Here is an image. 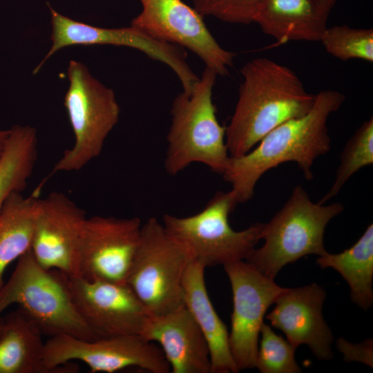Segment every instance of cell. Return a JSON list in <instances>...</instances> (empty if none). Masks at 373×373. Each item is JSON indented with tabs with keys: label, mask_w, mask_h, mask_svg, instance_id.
<instances>
[{
	"label": "cell",
	"mask_w": 373,
	"mask_h": 373,
	"mask_svg": "<svg viewBox=\"0 0 373 373\" xmlns=\"http://www.w3.org/2000/svg\"><path fill=\"white\" fill-rule=\"evenodd\" d=\"M142 11L131 26L152 37L186 48L218 75H228L236 53L222 48L203 17L182 0H139Z\"/></svg>",
	"instance_id": "cell-10"
},
{
	"label": "cell",
	"mask_w": 373,
	"mask_h": 373,
	"mask_svg": "<svg viewBox=\"0 0 373 373\" xmlns=\"http://www.w3.org/2000/svg\"><path fill=\"white\" fill-rule=\"evenodd\" d=\"M240 73L238 99L225 126L226 144L233 157L249 152L281 124L306 114L316 99L291 69L270 59L254 58Z\"/></svg>",
	"instance_id": "cell-2"
},
{
	"label": "cell",
	"mask_w": 373,
	"mask_h": 373,
	"mask_svg": "<svg viewBox=\"0 0 373 373\" xmlns=\"http://www.w3.org/2000/svg\"><path fill=\"white\" fill-rule=\"evenodd\" d=\"M17 304L51 336L68 334L85 340L99 338L77 312L68 285L67 275L47 269L29 249L19 259L10 279L0 288V316Z\"/></svg>",
	"instance_id": "cell-5"
},
{
	"label": "cell",
	"mask_w": 373,
	"mask_h": 373,
	"mask_svg": "<svg viewBox=\"0 0 373 373\" xmlns=\"http://www.w3.org/2000/svg\"><path fill=\"white\" fill-rule=\"evenodd\" d=\"M193 260L190 251L169 236L154 217L142 224L138 245L126 283L149 316H159L184 305L182 280Z\"/></svg>",
	"instance_id": "cell-6"
},
{
	"label": "cell",
	"mask_w": 373,
	"mask_h": 373,
	"mask_svg": "<svg viewBox=\"0 0 373 373\" xmlns=\"http://www.w3.org/2000/svg\"><path fill=\"white\" fill-rule=\"evenodd\" d=\"M37 156V135L35 128L15 125L0 160V212L15 192L26 187Z\"/></svg>",
	"instance_id": "cell-23"
},
{
	"label": "cell",
	"mask_w": 373,
	"mask_h": 373,
	"mask_svg": "<svg viewBox=\"0 0 373 373\" xmlns=\"http://www.w3.org/2000/svg\"><path fill=\"white\" fill-rule=\"evenodd\" d=\"M261 339L256 363L261 373H298L302 370L297 364L295 348L271 327L263 323L260 328Z\"/></svg>",
	"instance_id": "cell-26"
},
{
	"label": "cell",
	"mask_w": 373,
	"mask_h": 373,
	"mask_svg": "<svg viewBox=\"0 0 373 373\" xmlns=\"http://www.w3.org/2000/svg\"><path fill=\"white\" fill-rule=\"evenodd\" d=\"M202 16L209 15L232 23L249 24L263 0H191Z\"/></svg>",
	"instance_id": "cell-27"
},
{
	"label": "cell",
	"mask_w": 373,
	"mask_h": 373,
	"mask_svg": "<svg viewBox=\"0 0 373 373\" xmlns=\"http://www.w3.org/2000/svg\"><path fill=\"white\" fill-rule=\"evenodd\" d=\"M323 269L336 270L350 287L352 301L363 310L373 303V225L367 226L356 242L338 254L327 253L316 260Z\"/></svg>",
	"instance_id": "cell-22"
},
{
	"label": "cell",
	"mask_w": 373,
	"mask_h": 373,
	"mask_svg": "<svg viewBox=\"0 0 373 373\" xmlns=\"http://www.w3.org/2000/svg\"><path fill=\"white\" fill-rule=\"evenodd\" d=\"M217 76L205 67L189 93L182 91L173 101L164 160L165 170L171 175L195 162L221 175L227 168L230 155L225 127L218 120L212 98Z\"/></svg>",
	"instance_id": "cell-3"
},
{
	"label": "cell",
	"mask_w": 373,
	"mask_h": 373,
	"mask_svg": "<svg viewBox=\"0 0 373 373\" xmlns=\"http://www.w3.org/2000/svg\"><path fill=\"white\" fill-rule=\"evenodd\" d=\"M41 186L28 196L12 193L0 212V288L6 267L30 249Z\"/></svg>",
	"instance_id": "cell-21"
},
{
	"label": "cell",
	"mask_w": 373,
	"mask_h": 373,
	"mask_svg": "<svg viewBox=\"0 0 373 373\" xmlns=\"http://www.w3.org/2000/svg\"><path fill=\"white\" fill-rule=\"evenodd\" d=\"M372 339L360 344H352L343 338L336 341L337 349L344 354L346 361H358L372 367Z\"/></svg>",
	"instance_id": "cell-28"
},
{
	"label": "cell",
	"mask_w": 373,
	"mask_h": 373,
	"mask_svg": "<svg viewBox=\"0 0 373 373\" xmlns=\"http://www.w3.org/2000/svg\"><path fill=\"white\" fill-rule=\"evenodd\" d=\"M373 164V118L363 122L346 143L340 164L329 191L318 202L325 204L336 196L346 182L361 169Z\"/></svg>",
	"instance_id": "cell-24"
},
{
	"label": "cell",
	"mask_w": 373,
	"mask_h": 373,
	"mask_svg": "<svg viewBox=\"0 0 373 373\" xmlns=\"http://www.w3.org/2000/svg\"><path fill=\"white\" fill-rule=\"evenodd\" d=\"M141 227L137 217L87 218L80 247L79 276L88 280L126 283Z\"/></svg>",
	"instance_id": "cell-15"
},
{
	"label": "cell",
	"mask_w": 373,
	"mask_h": 373,
	"mask_svg": "<svg viewBox=\"0 0 373 373\" xmlns=\"http://www.w3.org/2000/svg\"><path fill=\"white\" fill-rule=\"evenodd\" d=\"M87 218L65 194L52 192L38 202L30 250L47 269L79 276V254Z\"/></svg>",
	"instance_id": "cell-14"
},
{
	"label": "cell",
	"mask_w": 373,
	"mask_h": 373,
	"mask_svg": "<svg viewBox=\"0 0 373 373\" xmlns=\"http://www.w3.org/2000/svg\"><path fill=\"white\" fill-rule=\"evenodd\" d=\"M325 298V289L316 283L286 288L266 318L284 332L294 348L305 344L318 359L329 360L334 336L322 314Z\"/></svg>",
	"instance_id": "cell-16"
},
{
	"label": "cell",
	"mask_w": 373,
	"mask_h": 373,
	"mask_svg": "<svg viewBox=\"0 0 373 373\" xmlns=\"http://www.w3.org/2000/svg\"><path fill=\"white\" fill-rule=\"evenodd\" d=\"M42 335L37 324L19 307L3 317L0 373H46Z\"/></svg>",
	"instance_id": "cell-20"
},
{
	"label": "cell",
	"mask_w": 373,
	"mask_h": 373,
	"mask_svg": "<svg viewBox=\"0 0 373 373\" xmlns=\"http://www.w3.org/2000/svg\"><path fill=\"white\" fill-rule=\"evenodd\" d=\"M68 77L69 86L64 106L75 142L55 164L52 174L79 171L97 157L120 113L113 90L92 76L84 64L70 61Z\"/></svg>",
	"instance_id": "cell-7"
},
{
	"label": "cell",
	"mask_w": 373,
	"mask_h": 373,
	"mask_svg": "<svg viewBox=\"0 0 373 373\" xmlns=\"http://www.w3.org/2000/svg\"><path fill=\"white\" fill-rule=\"evenodd\" d=\"M329 14L314 0H263L254 20L278 44L319 41Z\"/></svg>",
	"instance_id": "cell-19"
},
{
	"label": "cell",
	"mask_w": 373,
	"mask_h": 373,
	"mask_svg": "<svg viewBox=\"0 0 373 373\" xmlns=\"http://www.w3.org/2000/svg\"><path fill=\"white\" fill-rule=\"evenodd\" d=\"M72 360L85 363L91 372L113 373L138 367L152 373H169L170 365L160 347L137 334H122L89 341L68 334L45 342L46 372L64 370Z\"/></svg>",
	"instance_id": "cell-9"
},
{
	"label": "cell",
	"mask_w": 373,
	"mask_h": 373,
	"mask_svg": "<svg viewBox=\"0 0 373 373\" xmlns=\"http://www.w3.org/2000/svg\"><path fill=\"white\" fill-rule=\"evenodd\" d=\"M140 336L160 345L171 373H211L207 341L185 305L149 316Z\"/></svg>",
	"instance_id": "cell-17"
},
{
	"label": "cell",
	"mask_w": 373,
	"mask_h": 373,
	"mask_svg": "<svg viewBox=\"0 0 373 373\" xmlns=\"http://www.w3.org/2000/svg\"><path fill=\"white\" fill-rule=\"evenodd\" d=\"M345 99V96L338 90L320 91L306 114L281 124L247 153L230 156L222 175L231 184L237 203L250 200L262 175L285 162H295L304 178L312 180L315 160L331 149L328 118Z\"/></svg>",
	"instance_id": "cell-1"
},
{
	"label": "cell",
	"mask_w": 373,
	"mask_h": 373,
	"mask_svg": "<svg viewBox=\"0 0 373 373\" xmlns=\"http://www.w3.org/2000/svg\"><path fill=\"white\" fill-rule=\"evenodd\" d=\"M51 15L52 46L33 74L57 51L77 45H113L138 50L149 57L169 66L177 75L182 90L189 92L198 77L186 61L184 48L158 40L132 26L119 28L95 27L75 21L49 6Z\"/></svg>",
	"instance_id": "cell-11"
},
{
	"label": "cell",
	"mask_w": 373,
	"mask_h": 373,
	"mask_svg": "<svg viewBox=\"0 0 373 373\" xmlns=\"http://www.w3.org/2000/svg\"><path fill=\"white\" fill-rule=\"evenodd\" d=\"M317 6L324 12L329 14L336 0H314Z\"/></svg>",
	"instance_id": "cell-29"
},
{
	"label": "cell",
	"mask_w": 373,
	"mask_h": 373,
	"mask_svg": "<svg viewBox=\"0 0 373 373\" xmlns=\"http://www.w3.org/2000/svg\"><path fill=\"white\" fill-rule=\"evenodd\" d=\"M9 135H10V129L8 130L0 129V160L6 149Z\"/></svg>",
	"instance_id": "cell-30"
},
{
	"label": "cell",
	"mask_w": 373,
	"mask_h": 373,
	"mask_svg": "<svg viewBox=\"0 0 373 373\" xmlns=\"http://www.w3.org/2000/svg\"><path fill=\"white\" fill-rule=\"evenodd\" d=\"M237 204L231 190L218 191L201 211L187 217L164 214L162 223L167 233L205 268L245 260L261 239L263 223L233 230L229 216Z\"/></svg>",
	"instance_id": "cell-8"
},
{
	"label": "cell",
	"mask_w": 373,
	"mask_h": 373,
	"mask_svg": "<svg viewBox=\"0 0 373 373\" xmlns=\"http://www.w3.org/2000/svg\"><path fill=\"white\" fill-rule=\"evenodd\" d=\"M204 269L194 260L188 266L182 280L184 305L207 341L210 353L211 373H236L239 370L230 350L229 332L209 297L205 285Z\"/></svg>",
	"instance_id": "cell-18"
},
{
	"label": "cell",
	"mask_w": 373,
	"mask_h": 373,
	"mask_svg": "<svg viewBox=\"0 0 373 373\" xmlns=\"http://www.w3.org/2000/svg\"><path fill=\"white\" fill-rule=\"evenodd\" d=\"M343 209L341 202L315 203L302 186H296L283 207L263 224L260 237L263 245L254 248L245 261L274 279L287 264L307 255L326 254L325 228Z\"/></svg>",
	"instance_id": "cell-4"
},
{
	"label": "cell",
	"mask_w": 373,
	"mask_h": 373,
	"mask_svg": "<svg viewBox=\"0 0 373 373\" xmlns=\"http://www.w3.org/2000/svg\"><path fill=\"white\" fill-rule=\"evenodd\" d=\"M2 325H3V318L0 316V334L1 332Z\"/></svg>",
	"instance_id": "cell-31"
},
{
	"label": "cell",
	"mask_w": 373,
	"mask_h": 373,
	"mask_svg": "<svg viewBox=\"0 0 373 373\" xmlns=\"http://www.w3.org/2000/svg\"><path fill=\"white\" fill-rule=\"evenodd\" d=\"M67 285L77 312L99 338L140 335L149 314L126 283L67 275Z\"/></svg>",
	"instance_id": "cell-13"
},
{
	"label": "cell",
	"mask_w": 373,
	"mask_h": 373,
	"mask_svg": "<svg viewBox=\"0 0 373 373\" xmlns=\"http://www.w3.org/2000/svg\"><path fill=\"white\" fill-rule=\"evenodd\" d=\"M319 41L327 52L336 59L373 62L372 28H354L346 25L327 27Z\"/></svg>",
	"instance_id": "cell-25"
},
{
	"label": "cell",
	"mask_w": 373,
	"mask_h": 373,
	"mask_svg": "<svg viewBox=\"0 0 373 373\" xmlns=\"http://www.w3.org/2000/svg\"><path fill=\"white\" fill-rule=\"evenodd\" d=\"M233 294L229 343L239 370L256 367L259 335L265 312L286 288L245 260L223 265Z\"/></svg>",
	"instance_id": "cell-12"
}]
</instances>
